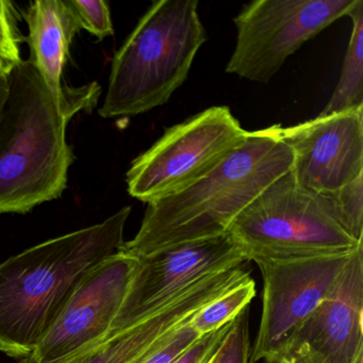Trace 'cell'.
Instances as JSON below:
<instances>
[{
  "label": "cell",
  "mask_w": 363,
  "mask_h": 363,
  "mask_svg": "<svg viewBox=\"0 0 363 363\" xmlns=\"http://www.w3.org/2000/svg\"><path fill=\"white\" fill-rule=\"evenodd\" d=\"M7 79L0 116V214H23L65 192L73 163L67 125L97 105L101 88L97 82L65 86L56 99L30 60Z\"/></svg>",
  "instance_id": "obj_1"
},
{
  "label": "cell",
  "mask_w": 363,
  "mask_h": 363,
  "mask_svg": "<svg viewBox=\"0 0 363 363\" xmlns=\"http://www.w3.org/2000/svg\"><path fill=\"white\" fill-rule=\"evenodd\" d=\"M125 207L99 224L33 246L0 264V352L23 359L44 339L74 291L124 247Z\"/></svg>",
  "instance_id": "obj_2"
},
{
  "label": "cell",
  "mask_w": 363,
  "mask_h": 363,
  "mask_svg": "<svg viewBox=\"0 0 363 363\" xmlns=\"http://www.w3.org/2000/svg\"><path fill=\"white\" fill-rule=\"evenodd\" d=\"M292 167V152L271 127L252 131L209 175L177 194L147 203L139 231L122 250L139 258L226 233L233 220Z\"/></svg>",
  "instance_id": "obj_3"
},
{
  "label": "cell",
  "mask_w": 363,
  "mask_h": 363,
  "mask_svg": "<svg viewBox=\"0 0 363 363\" xmlns=\"http://www.w3.org/2000/svg\"><path fill=\"white\" fill-rule=\"evenodd\" d=\"M197 0H158L140 18L112 60L104 118L145 113L164 105L188 78L207 41Z\"/></svg>",
  "instance_id": "obj_4"
},
{
  "label": "cell",
  "mask_w": 363,
  "mask_h": 363,
  "mask_svg": "<svg viewBox=\"0 0 363 363\" xmlns=\"http://www.w3.org/2000/svg\"><path fill=\"white\" fill-rule=\"evenodd\" d=\"M228 233L248 261L345 254L363 245L344 230L320 195L297 184L291 169L233 220Z\"/></svg>",
  "instance_id": "obj_5"
},
{
  "label": "cell",
  "mask_w": 363,
  "mask_h": 363,
  "mask_svg": "<svg viewBox=\"0 0 363 363\" xmlns=\"http://www.w3.org/2000/svg\"><path fill=\"white\" fill-rule=\"evenodd\" d=\"M248 133L226 106L208 108L165 129L131 163L126 174L129 194L150 203L186 190L220 167Z\"/></svg>",
  "instance_id": "obj_6"
},
{
  "label": "cell",
  "mask_w": 363,
  "mask_h": 363,
  "mask_svg": "<svg viewBox=\"0 0 363 363\" xmlns=\"http://www.w3.org/2000/svg\"><path fill=\"white\" fill-rule=\"evenodd\" d=\"M359 0H255L233 18L237 42L228 74L267 84L291 55L335 21L348 16Z\"/></svg>",
  "instance_id": "obj_7"
},
{
  "label": "cell",
  "mask_w": 363,
  "mask_h": 363,
  "mask_svg": "<svg viewBox=\"0 0 363 363\" xmlns=\"http://www.w3.org/2000/svg\"><path fill=\"white\" fill-rule=\"evenodd\" d=\"M247 261L243 248L228 231L139 257L128 293L109 335L152 315L201 280L242 267Z\"/></svg>",
  "instance_id": "obj_8"
},
{
  "label": "cell",
  "mask_w": 363,
  "mask_h": 363,
  "mask_svg": "<svg viewBox=\"0 0 363 363\" xmlns=\"http://www.w3.org/2000/svg\"><path fill=\"white\" fill-rule=\"evenodd\" d=\"M352 252L254 261L262 275L263 303L260 325L254 345L250 347L248 363L267 360L279 352L335 289Z\"/></svg>",
  "instance_id": "obj_9"
},
{
  "label": "cell",
  "mask_w": 363,
  "mask_h": 363,
  "mask_svg": "<svg viewBox=\"0 0 363 363\" xmlns=\"http://www.w3.org/2000/svg\"><path fill=\"white\" fill-rule=\"evenodd\" d=\"M137 267L138 258L123 250L99 263L78 284L31 360L63 363L109 337Z\"/></svg>",
  "instance_id": "obj_10"
},
{
  "label": "cell",
  "mask_w": 363,
  "mask_h": 363,
  "mask_svg": "<svg viewBox=\"0 0 363 363\" xmlns=\"http://www.w3.org/2000/svg\"><path fill=\"white\" fill-rule=\"evenodd\" d=\"M363 245L335 289L265 363H363Z\"/></svg>",
  "instance_id": "obj_11"
},
{
  "label": "cell",
  "mask_w": 363,
  "mask_h": 363,
  "mask_svg": "<svg viewBox=\"0 0 363 363\" xmlns=\"http://www.w3.org/2000/svg\"><path fill=\"white\" fill-rule=\"evenodd\" d=\"M271 128L292 152L291 171L301 188L325 194L363 175V108Z\"/></svg>",
  "instance_id": "obj_12"
},
{
  "label": "cell",
  "mask_w": 363,
  "mask_h": 363,
  "mask_svg": "<svg viewBox=\"0 0 363 363\" xmlns=\"http://www.w3.org/2000/svg\"><path fill=\"white\" fill-rule=\"evenodd\" d=\"M227 290L228 284L222 276L205 278L152 315L63 363H139L162 337ZM18 363L35 362L28 356Z\"/></svg>",
  "instance_id": "obj_13"
},
{
  "label": "cell",
  "mask_w": 363,
  "mask_h": 363,
  "mask_svg": "<svg viewBox=\"0 0 363 363\" xmlns=\"http://www.w3.org/2000/svg\"><path fill=\"white\" fill-rule=\"evenodd\" d=\"M29 60L43 78L56 99H61L63 67L69 56V46L80 30V25L69 0H37L27 10Z\"/></svg>",
  "instance_id": "obj_14"
},
{
  "label": "cell",
  "mask_w": 363,
  "mask_h": 363,
  "mask_svg": "<svg viewBox=\"0 0 363 363\" xmlns=\"http://www.w3.org/2000/svg\"><path fill=\"white\" fill-rule=\"evenodd\" d=\"M352 33L341 76L320 116L363 108V1L359 0L350 14Z\"/></svg>",
  "instance_id": "obj_15"
},
{
  "label": "cell",
  "mask_w": 363,
  "mask_h": 363,
  "mask_svg": "<svg viewBox=\"0 0 363 363\" xmlns=\"http://www.w3.org/2000/svg\"><path fill=\"white\" fill-rule=\"evenodd\" d=\"M256 293V282L252 277L247 278L199 309L189 323L199 337L213 333L233 322L245 308L250 307Z\"/></svg>",
  "instance_id": "obj_16"
},
{
  "label": "cell",
  "mask_w": 363,
  "mask_h": 363,
  "mask_svg": "<svg viewBox=\"0 0 363 363\" xmlns=\"http://www.w3.org/2000/svg\"><path fill=\"white\" fill-rule=\"evenodd\" d=\"M320 196L344 230L354 241L363 242V175Z\"/></svg>",
  "instance_id": "obj_17"
},
{
  "label": "cell",
  "mask_w": 363,
  "mask_h": 363,
  "mask_svg": "<svg viewBox=\"0 0 363 363\" xmlns=\"http://www.w3.org/2000/svg\"><path fill=\"white\" fill-rule=\"evenodd\" d=\"M24 38L18 27V11L11 1L0 0V76L10 74L23 62L21 44Z\"/></svg>",
  "instance_id": "obj_18"
},
{
  "label": "cell",
  "mask_w": 363,
  "mask_h": 363,
  "mask_svg": "<svg viewBox=\"0 0 363 363\" xmlns=\"http://www.w3.org/2000/svg\"><path fill=\"white\" fill-rule=\"evenodd\" d=\"M250 307L233 320L222 345L210 363H248L250 356Z\"/></svg>",
  "instance_id": "obj_19"
},
{
  "label": "cell",
  "mask_w": 363,
  "mask_h": 363,
  "mask_svg": "<svg viewBox=\"0 0 363 363\" xmlns=\"http://www.w3.org/2000/svg\"><path fill=\"white\" fill-rule=\"evenodd\" d=\"M190 320L176 327L160 340L139 363H174L193 343L199 339V333Z\"/></svg>",
  "instance_id": "obj_20"
},
{
  "label": "cell",
  "mask_w": 363,
  "mask_h": 363,
  "mask_svg": "<svg viewBox=\"0 0 363 363\" xmlns=\"http://www.w3.org/2000/svg\"><path fill=\"white\" fill-rule=\"evenodd\" d=\"M80 28L86 29L99 41L114 35L109 6L104 0H69Z\"/></svg>",
  "instance_id": "obj_21"
},
{
  "label": "cell",
  "mask_w": 363,
  "mask_h": 363,
  "mask_svg": "<svg viewBox=\"0 0 363 363\" xmlns=\"http://www.w3.org/2000/svg\"><path fill=\"white\" fill-rule=\"evenodd\" d=\"M225 325L222 328L199 337L174 363H210L222 345L231 324Z\"/></svg>",
  "instance_id": "obj_22"
},
{
  "label": "cell",
  "mask_w": 363,
  "mask_h": 363,
  "mask_svg": "<svg viewBox=\"0 0 363 363\" xmlns=\"http://www.w3.org/2000/svg\"><path fill=\"white\" fill-rule=\"evenodd\" d=\"M8 95V79L0 76V116Z\"/></svg>",
  "instance_id": "obj_23"
}]
</instances>
